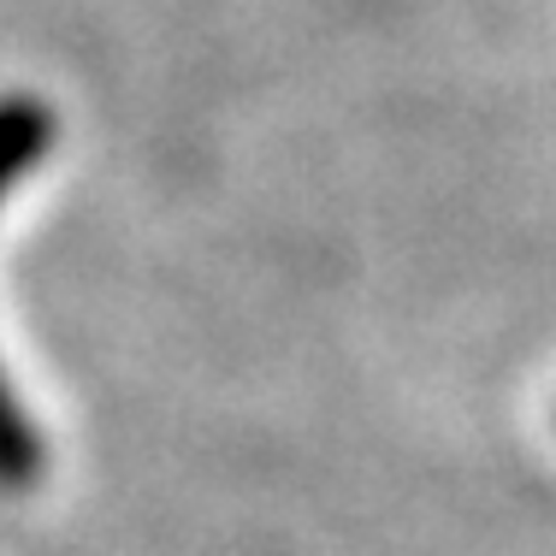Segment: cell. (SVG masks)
Wrapping results in <instances>:
<instances>
[{
    "label": "cell",
    "instance_id": "1",
    "mask_svg": "<svg viewBox=\"0 0 556 556\" xmlns=\"http://www.w3.org/2000/svg\"><path fill=\"white\" fill-rule=\"evenodd\" d=\"M48 137H54V118H48L42 101H30V96L0 101V195L42 161Z\"/></svg>",
    "mask_w": 556,
    "mask_h": 556
},
{
    "label": "cell",
    "instance_id": "2",
    "mask_svg": "<svg viewBox=\"0 0 556 556\" xmlns=\"http://www.w3.org/2000/svg\"><path fill=\"white\" fill-rule=\"evenodd\" d=\"M36 462H42V444H36L30 420H24V408L12 403L7 379H0V480H30Z\"/></svg>",
    "mask_w": 556,
    "mask_h": 556
}]
</instances>
